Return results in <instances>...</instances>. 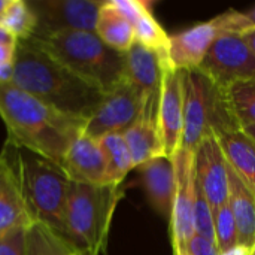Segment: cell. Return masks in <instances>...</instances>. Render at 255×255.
<instances>
[{
	"instance_id": "14",
	"label": "cell",
	"mask_w": 255,
	"mask_h": 255,
	"mask_svg": "<svg viewBox=\"0 0 255 255\" xmlns=\"http://www.w3.org/2000/svg\"><path fill=\"white\" fill-rule=\"evenodd\" d=\"M169 70H173L169 55L137 42L124 54V79L140 91L146 100L158 97L163 78Z\"/></svg>"
},
{
	"instance_id": "18",
	"label": "cell",
	"mask_w": 255,
	"mask_h": 255,
	"mask_svg": "<svg viewBox=\"0 0 255 255\" xmlns=\"http://www.w3.org/2000/svg\"><path fill=\"white\" fill-rule=\"evenodd\" d=\"M151 206L166 220L172 217L175 196V167L172 157L152 158L137 167Z\"/></svg>"
},
{
	"instance_id": "4",
	"label": "cell",
	"mask_w": 255,
	"mask_h": 255,
	"mask_svg": "<svg viewBox=\"0 0 255 255\" xmlns=\"http://www.w3.org/2000/svg\"><path fill=\"white\" fill-rule=\"evenodd\" d=\"M33 40L105 94L124 81V54L105 45L93 31H66Z\"/></svg>"
},
{
	"instance_id": "23",
	"label": "cell",
	"mask_w": 255,
	"mask_h": 255,
	"mask_svg": "<svg viewBox=\"0 0 255 255\" xmlns=\"http://www.w3.org/2000/svg\"><path fill=\"white\" fill-rule=\"evenodd\" d=\"M108 166V184L121 185L126 176L134 169L131 154L121 133L106 134L97 139Z\"/></svg>"
},
{
	"instance_id": "13",
	"label": "cell",
	"mask_w": 255,
	"mask_h": 255,
	"mask_svg": "<svg viewBox=\"0 0 255 255\" xmlns=\"http://www.w3.org/2000/svg\"><path fill=\"white\" fill-rule=\"evenodd\" d=\"M157 124L163 148L167 157H172L182 143L184 130V79L182 70L166 72L157 108Z\"/></svg>"
},
{
	"instance_id": "31",
	"label": "cell",
	"mask_w": 255,
	"mask_h": 255,
	"mask_svg": "<svg viewBox=\"0 0 255 255\" xmlns=\"http://www.w3.org/2000/svg\"><path fill=\"white\" fill-rule=\"evenodd\" d=\"M16 43L0 45V85L12 84L16 58Z\"/></svg>"
},
{
	"instance_id": "32",
	"label": "cell",
	"mask_w": 255,
	"mask_h": 255,
	"mask_svg": "<svg viewBox=\"0 0 255 255\" xmlns=\"http://www.w3.org/2000/svg\"><path fill=\"white\" fill-rule=\"evenodd\" d=\"M109 1L133 25L140 18V15L149 9V1H143V0H109Z\"/></svg>"
},
{
	"instance_id": "3",
	"label": "cell",
	"mask_w": 255,
	"mask_h": 255,
	"mask_svg": "<svg viewBox=\"0 0 255 255\" xmlns=\"http://www.w3.org/2000/svg\"><path fill=\"white\" fill-rule=\"evenodd\" d=\"M123 196L121 185L70 184L63 235L76 251L88 255L105 253L112 218Z\"/></svg>"
},
{
	"instance_id": "34",
	"label": "cell",
	"mask_w": 255,
	"mask_h": 255,
	"mask_svg": "<svg viewBox=\"0 0 255 255\" xmlns=\"http://www.w3.org/2000/svg\"><path fill=\"white\" fill-rule=\"evenodd\" d=\"M239 130L255 145V123H238Z\"/></svg>"
},
{
	"instance_id": "12",
	"label": "cell",
	"mask_w": 255,
	"mask_h": 255,
	"mask_svg": "<svg viewBox=\"0 0 255 255\" xmlns=\"http://www.w3.org/2000/svg\"><path fill=\"white\" fill-rule=\"evenodd\" d=\"M197 182L212 211L229 203L227 161L214 131L208 133L194 152Z\"/></svg>"
},
{
	"instance_id": "40",
	"label": "cell",
	"mask_w": 255,
	"mask_h": 255,
	"mask_svg": "<svg viewBox=\"0 0 255 255\" xmlns=\"http://www.w3.org/2000/svg\"><path fill=\"white\" fill-rule=\"evenodd\" d=\"M75 255H88V254H84V253H81V251H76V253H75Z\"/></svg>"
},
{
	"instance_id": "8",
	"label": "cell",
	"mask_w": 255,
	"mask_h": 255,
	"mask_svg": "<svg viewBox=\"0 0 255 255\" xmlns=\"http://www.w3.org/2000/svg\"><path fill=\"white\" fill-rule=\"evenodd\" d=\"M199 70L224 90L235 82L255 79V54L241 34L223 33L209 48Z\"/></svg>"
},
{
	"instance_id": "26",
	"label": "cell",
	"mask_w": 255,
	"mask_h": 255,
	"mask_svg": "<svg viewBox=\"0 0 255 255\" xmlns=\"http://www.w3.org/2000/svg\"><path fill=\"white\" fill-rule=\"evenodd\" d=\"M134 34H136V42L157 51L160 54L169 55V40L170 36L164 31L161 24L154 18L152 10L148 9L145 10L140 18L134 22Z\"/></svg>"
},
{
	"instance_id": "24",
	"label": "cell",
	"mask_w": 255,
	"mask_h": 255,
	"mask_svg": "<svg viewBox=\"0 0 255 255\" xmlns=\"http://www.w3.org/2000/svg\"><path fill=\"white\" fill-rule=\"evenodd\" d=\"M0 24L18 40H28L36 30V16L28 0H9Z\"/></svg>"
},
{
	"instance_id": "27",
	"label": "cell",
	"mask_w": 255,
	"mask_h": 255,
	"mask_svg": "<svg viewBox=\"0 0 255 255\" xmlns=\"http://www.w3.org/2000/svg\"><path fill=\"white\" fill-rule=\"evenodd\" d=\"M215 244L220 253H224L238 245V230L229 203L214 211Z\"/></svg>"
},
{
	"instance_id": "21",
	"label": "cell",
	"mask_w": 255,
	"mask_h": 255,
	"mask_svg": "<svg viewBox=\"0 0 255 255\" xmlns=\"http://www.w3.org/2000/svg\"><path fill=\"white\" fill-rule=\"evenodd\" d=\"M94 33L105 45L121 54L128 52L136 43L133 24L123 13H120L109 0L103 1L99 10Z\"/></svg>"
},
{
	"instance_id": "36",
	"label": "cell",
	"mask_w": 255,
	"mask_h": 255,
	"mask_svg": "<svg viewBox=\"0 0 255 255\" xmlns=\"http://www.w3.org/2000/svg\"><path fill=\"white\" fill-rule=\"evenodd\" d=\"M15 42H18V40L0 24V45H3V43H15Z\"/></svg>"
},
{
	"instance_id": "2",
	"label": "cell",
	"mask_w": 255,
	"mask_h": 255,
	"mask_svg": "<svg viewBox=\"0 0 255 255\" xmlns=\"http://www.w3.org/2000/svg\"><path fill=\"white\" fill-rule=\"evenodd\" d=\"M12 84L45 105L85 121L94 114L105 96L103 91L75 75L33 39L16 43Z\"/></svg>"
},
{
	"instance_id": "10",
	"label": "cell",
	"mask_w": 255,
	"mask_h": 255,
	"mask_svg": "<svg viewBox=\"0 0 255 255\" xmlns=\"http://www.w3.org/2000/svg\"><path fill=\"white\" fill-rule=\"evenodd\" d=\"M175 167V196L170 217V238L173 253L179 254L196 235L194 232V185L196 166L194 154L185 149H178L172 155Z\"/></svg>"
},
{
	"instance_id": "7",
	"label": "cell",
	"mask_w": 255,
	"mask_h": 255,
	"mask_svg": "<svg viewBox=\"0 0 255 255\" xmlns=\"http://www.w3.org/2000/svg\"><path fill=\"white\" fill-rule=\"evenodd\" d=\"M36 30L31 39H48L66 31H96L99 0H28Z\"/></svg>"
},
{
	"instance_id": "30",
	"label": "cell",
	"mask_w": 255,
	"mask_h": 255,
	"mask_svg": "<svg viewBox=\"0 0 255 255\" xmlns=\"http://www.w3.org/2000/svg\"><path fill=\"white\" fill-rule=\"evenodd\" d=\"M27 229L18 227L0 236V255H25Z\"/></svg>"
},
{
	"instance_id": "6",
	"label": "cell",
	"mask_w": 255,
	"mask_h": 255,
	"mask_svg": "<svg viewBox=\"0 0 255 255\" xmlns=\"http://www.w3.org/2000/svg\"><path fill=\"white\" fill-rule=\"evenodd\" d=\"M184 79V130L181 148L196 152L211 131L239 128L229 109L223 90L199 69L182 70Z\"/></svg>"
},
{
	"instance_id": "1",
	"label": "cell",
	"mask_w": 255,
	"mask_h": 255,
	"mask_svg": "<svg viewBox=\"0 0 255 255\" xmlns=\"http://www.w3.org/2000/svg\"><path fill=\"white\" fill-rule=\"evenodd\" d=\"M0 117L7 140L58 166L87 123L45 105L13 84L0 85Z\"/></svg>"
},
{
	"instance_id": "9",
	"label": "cell",
	"mask_w": 255,
	"mask_h": 255,
	"mask_svg": "<svg viewBox=\"0 0 255 255\" xmlns=\"http://www.w3.org/2000/svg\"><path fill=\"white\" fill-rule=\"evenodd\" d=\"M148 102L140 91L124 79L103 96L94 114L87 120L84 134L100 139L106 134L124 133L136 121Z\"/></svg>"
},
{
	"instance_id": "37",
	"label": "cell",
	"mask_w": 255,
	"mask_h": 255,
	"mask_svg": "<svg viewBox=\"0 0 255 255\" xmlns=\"http://www.w3.org/2000/svg\"><path fill=\"white\" fill-rule=\"evenodd\" d=\"M242 39L247 42V45L250 46V49L255 54V30H251V31H247L244 34H241Z\"/></svg>"
},
{
	"instance_id": "19",
	"label": "cell",
	"mask_w": 255,
	"mask_h": 255,
	"mask_svg": "<svg viewBox=\"0 0 255 255\" xmlns=\"http://www.w3.org/2000/svg\"><path fill=\"white\" fill-rule=\"evenodd\" d=\"M227 164L255 196V145L239 128L215 133Z\"/></svg>"
},
{
	"instance_id": "11",
	"label": "cell",
	"mask_w": 255,
	"mask_h": 255,
	"mask_svg": "<svg viewBox=\"0 0 255 255\" xmlns=\"http://www.w3.org/2000/svg\"><path fill=\"white\" fill-rule=\"evenodd\" d=\"M34 221L22 191L18 146L7 140L0 152V236L18 227L28 229Z\"/></svg>"
},
{
	"instance_id": "41",
	"label": "cell",
	"mask_w": 255,
	"mask_h": 255,
	"mask_svg": "<svg viewBox=\"0 0 255 255\" xmlns=\"http://www.w3.org/2000/svg\"><path fill=\"white\" fill-rule=\"evenodd\" d=\"M175 255H187V253H185V250H184L182 253H179V254H175Z\"/></svg>"
},
{
	"instance_id": "38",
	"label": "cell",
	"mask_w": 255,
	"mask_h": 255,
	"mask_svg": "<svg viewBox=\"0 0 255 255\" xmlns=\"http://www.w3.org/2000/svg\"><path fill=\"white\" fill-rule=\"evenodd\" d=\"M7 1H9V0H0V19H1V16H3V13H4V9H6V6H7Z\"/></svg>"
},
{
	"instance_id": "15",
	"label": "cell",
	"mask_w": 255,
	"mask_h": 255,
	"mask_svg": "<svg viewBox=\"0 0 255 255\" xmlns=\"http://www.w3.org/2000/svg\"><path fill=\"white\" fill-rule=\"evenodd\" d=\"M61 167L72 182L109 185L108 166L102 146L97 139H93L84 133L69 148Z\"/></svg>"
},
{
	"instance_id": "22",
	"label": "cell",
	"mask_w": 255,
	"mask_h": 255,
	"mask_svg": "<svg viewBox=\"0 0 255 255\" xmlns=\"http://www.w3.org/2000/svg\"><path fill=\"white\" fill-rule=\"evenodd\" d=\"M75 247L52 227L34 221L25 235V255H75Z\"/></svg>"
},
{
	"instance_id": "25",
	"label": "cell",
	"mask_w": 255,
	"mask_h": 255,
	"mask_svg": "<svg viewBox=\"0 0 255 255\" xmlns=\"http://www.w3.org/2000/svg\"><path fill=\"white\" fill-rule=\"evenodd\" d=\"M223 93L238 123H255V79L235 82Z\"/></svg>"
},
{
	"instance_id": "33",
	"label": "cell",
	"mask_w": 255,
	"mask_h": 255,
	"mask_svg": "<svg viewBox=\"0 0 255 255\" xmlns=\"http://www.w3.org/2000/svg\"><path fill=\"white\" fill-rule=\"evenodd\" d=\"M187 255H220V251L215 244L194 235L191 241L185 247Z\"/></svg>"
},
{
	"instance_id": "17",
	"label": "cell",
	"mask_w": 255,
	"mask_h": 255,
	"mask_svg": "<svg viewBox=\"0 0 255 255\" xmlns=\"http://www.w3.org/2000/svg\"><path fill=\"white\" fill-rule=\"evenodd\" d=\"M157 108L158 97L151 99L136 121L121 133L131 154L134 169L152 158L166 155L157 124Z\"/></svg>"
},
{
	"instance_id": "5",
	"label": "cell",
	"mask_w": 255,
	"mask_h": 255,
	"mask_svg": "<svg viewBox=\"0 0 255 255\" xmlns=\"http://www.w3.org/2000/svg\"><path fill=\"white\" fill-rule=\"evenodd\" d=\"M22 191L36 221L64 233V214L72 181L63 167L18 146Z\"/></svg>"
},
{
	"instance_id": "29",
	"label": "cell",
	"mask_w": 255,
	"mask_h": 255,
	"mask_svg": "<svg viewBox=\"0 0 255 255\" xmlns=\"http://www.w3.org/2000/svg\"><path fill=\"white\" fill-rule=\"evenodd\" d=\"M217 27L223 33L230 34H244L247 31L255 30V7L248 12L229 10L214 18Z\"/></svg>"
},
{
	"instance_id": "28",
	"label": "cell",
	"mask_w": 255,
	"mask_h": 255,
	"mask_svg": "<svg viewBox=\"0 0 255 255\" xmlns=\"http://www.w3.org/2000/svg\"><path fill=\"white\" fill-rule=\"evenodd\" d=\"M194 232L197 236L215 244V227H214V211L205 197L197 178L194 185ZM217 245V244H215Z\"/></svg>"
},
{
	"instance_id": "16",
	"label": "cell",
	"mask_w": 255,
	"mask_h": 255,
	"mask_svg": "<svg viewBox=\"0 0 255 255\" xmlns=\"http://www.w3.org/2000/svg\"><path fill=\"white\" fill-rule=\"evenodd\" d=\"M221 34L215 21L196 24L170 36L169 58L173 70H196L205 60L209 48Z\"/></svg>"
},
{
	"instance_id": "35",
	"label": "cell",
	"mask_w": 255,
	"mask_h": 255,
	"mask_svg": "<svg viewBox=\"0 0 255 255\" xmlns=\"http://www.w3.org/2000/svg\"><path fill=\"white\" fill-rule=\"evenodd\" d=\"M220 255H251V250L244 245H235L233 248H230L224 253H220Z\"/></svg>"
},
{
	"instance_id": "39",
	"label": "cell",
	"mask_w": 255,
	"mask_h": 255,
	"mask_svg": "<svg viewBox=\"0 0 255 255\" xmlns=\"http://www.w3.org/2000/svg\"><path fill=\"white\" fill-rule=\"evenodd\" d=\"M251 255H255V242L254 245H253V248H251Z\"/></svg>"
},
{
	"instance_id": "20",
	"label": "cell",
	"mask_w": 255,
	"mask_h": 255,
	"mask_svg": "<svg viewBox=\"0 0 255 255\" xmlns=\"http://www.w3.org/2000/svg\"><path fill=\"white\" fill-rule=\"evenodd\" d=\"M227 169L229 206L238 230V245H244L251 250L255 242V196L245 187L229 164Z\"/></svg>"
}]
</instances>
